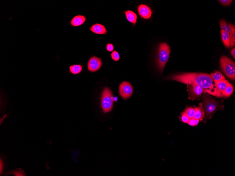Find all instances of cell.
<instances>
[{"label": "cell", "mask_w": 235, "mask_h": 176, "mask_svg": "<svg viewBox=\"0 0 235 176\" xmlns=\"http://www.w3.org/2000/svg\"><path fill=\"white\" fill-rule=\"evenodd\" d=\"M172 80L192 85L196 84L200 86L203 91L218 98L224 97L217 90L216 82L210 74L196 73H187L176 74L171 76Z\"/></svg>", "instance_id": "obj_1"}, {"label": "cell", "mask_w": 235, "mask_h": 176, "mask_svg": "<svg viewBox=\"0 0 235 176\" xmlns=\"http://www.w3.org/2000/svg\"><path fill=\"white\" fill-rule=\"evenodd\" d=\"M171 51V48L167 43H162L159 45L157 56V64L160 71H163L168 60Z\"/></svg>", "instance_id": "obj_2"}, {"label": "cell", "mask_w": 235, "mask_h": 176, "mask_svg": "<svg viewBox=\"0 0 235 176\" xmlns=\"http://www.w3.org/2000/svg\"><path fill=\"white\" fill-rule=\"evenodd\" d=\"M220 66L221 70L227 78L235 80V64L228 57H221L220 59Z\"/></svg>", "instance_id": "obj_3"}, {"label": "cell", "mask_w": 235, "mask_h": 176, "mask_svg": "<svg viewBox=\"0 0 235 176\" xmlns=\"http://www.w3.org/2000/svg\"><path fill=\"white\" fill-rule=\"evenodd\" d=\"M114 100L112 92L109 88H105L102 91L101 98V106L104 113L110 112L113 108Z\"/></svg>", "instance_id": "obj_4"}, {"label": "cell", "mask_w": 235, "mask_h": 176, "mask_svg": "<svg viewBox=\"0 0 235 176\" xmlns=\"http://www.w3.org/2000/svg\"><path fill=\"white\" fill-rule=\"evenodd\" d=\"M204 114L207 118H211L217 110L219 109V105L216 101L207 96L204 97Z\"/></svg>", "instance_id": "obj_5"}, {"label": "cell", "mask_w": 235, "mask_h": 176, "mask_svg": "<svg viewBox=\"0 0 235 176\" xmlns=\"http://www.w3.org/2000/svg\"><path fill=\"white\" fill-rule=\"evenodd\" d=\"M119 91V95L124 100H126L133 94V88L129 82L124 81L120 84Z\"/></svg>", "instance_id": "obj_6"}, {"label": "cell", "mask_w": 235, "mask_h": 176, "mask_svg": "<svg viewBox=\"0 0 235 176\" xmlns=\"http://www.w3.org/2000/svg\"><path fill=\"white\" fill-rule=\"evenodd\" d=\"M102 64L101 59L97 57H92L89 59L87 66L89 71L94 72L101 68Z\"/></svg>", "instance_id": "obj_7"}, {"label": "cell", "mask_w": 235, "mask_h": 176, "mask_svg": "<svg viewBox=\"0 0 235 176\" xmlns=\"http://www.w3.org/2000/svg\"><path fill=\"white\" fill-rule=\"evenodd\" d=\"M138 14L142 18L144 19H149L151 18L152 12L150 7L146 5H140L138 7Z\"/></svg>", "instance_id": "obj_8"}, {"label": "cell", "mask_w": 235, "mask_h": 176, "mask_svg": "<svg viewBox=\"0 0 235 176\" xmlns=\"http://www.w3.org/2000/svg\"><path fill=\"white\" fill-rule=\"evenodd\" d=\"M219 23L221 29L226 32V33L229 34L230 37L231 48L234 46L235 44V40L233 38V35H232L231 29L229 28L228 23H227V22L224 19H221V20H220Z\"/></svg>", "instance_id": "obj_9"}, {"label": "cell", "mask_w": 235, "mask_h": 176, "mask_svg": "<svg viewBox=\"0 0 235 176\" xmlns=\"http://www.w3.org/2000/svg\"><path fill=\"white\" fill-rule=\"evenodd\" d=\"M191 93L192 98L194 99H196L200 97L202 93L203 89L200 86L196 84H192L191 85Z\"/></svg>", "instance_id": "obj_10"}, {"label": "cell", "mask_w": 235, "mask_h": 176, "mask_svg": "<svg viewBox=\"0 0 235 176\" xmlns=\"http://www.w3.org/2000/svg\"><path fill=\"white\" fill-rule=\"evenodd\" d=\"M86 19L85 17L81 15H78L72 19L70 22V24L73 27L81 26L84 23Z\"/></svg>", "instance_id": "obj_11"}, {"label": "cell", "mask_w": 235, "mask_h": 176, "mask_svg": "<svg viewBox=\"0 0 235 176\" xmlns=\"http://www.w3.org/2000/svg\"><path fill=\"white\" fill-rule=\"evenodd\" d=\"M90 30L93 33L100 34H104L107 33V30L102 25L100 24H96L92 26Z\"/></svg>", "instance_id": "obj_12"}, {"label": "cell", "mask_w": 235, "mask_h": 176, "mask_svg": "<svg viewBox=\"0 0 235 176\" xmlns=\"http://www.w3.org/2000/svg\"><path fill=\"white\" fill-rule=\"evenodd\" d=\"M6 156L1 153L0 157V175H2L5 173L7 169V163L6 162Z\"/></svg>", "instance_id": "obj_13"}, {"label": "cell", "mask_w": 235, "mask_h": 176, "mask_svg": "<svg viewBox=\"0 0 235 176\" xmlns=\"http://www.w3.org/2000/svg\"><path fill=\"white\" fill-rule=\"evenodd\" d=\"M126 18L129 22L135 25L137 21V16L135 13L130 10L124 12Z\"/></svg>", "instance_id": "obj_14"}, {"label": "cell", "mask_w": 235, "mask_h": 176, "mask_svg": "<svg viewBox=\"0 0 235 176\" xmlns=\"http://www.w3.org/2000/svg\"><path fill=\"white\" fill-rule=\"evenodd\" d=\"M221 35L222 41L225 46L227 48H229L230 47L231 39L229 34L226 32L221 29Z\"/></svg>", "instance_id": "obj_15"}, {"label": "cell", "mask_w": 235, "mask_h": 176, "mask_svg": "<svg viewBox=\"0 0 235 176\" xmlns=\"http://www.w3.org/2000/svg\"><path fill=\"white\" fill-rule=\"evenodd\" d=\"M230 83L227 80H224L216 82V85L217 90L221 94L222 93L227 86H228Z\"/></svg>", "instance_id": "obj_16"}, {"label": "cell", "mask_w": 235, "mask_h": 176, "mask_svg": "<svg viewBox=\"0 0 235 176\" xmlns=\"http://www.w3.org/2000/svg\"><path fill=\"white\" fill-rule=\"evenodd\" d=\"M211 78L216 82L225 80L224 76L221 71H216L210 74Z\"/></svg>", "instance_id": "obj_17"}, {"label": "cell", "mask_w": 235, "mask_h": 176, "mask_svg": "<svg viewBox=\"0 0 235 176\" xmlns=\"http://www.w3.org/2000/svg\"><path fill=\"white\" fill-rule=\"evenodd\" d=\"M82 70V66L80 64H74L70 66L69 67V71L73 75H77L80 74Z\"/></svg>", "instance_id": "obj_18"}, {"label": "cell", "mask_w": 235, "mask_h": 176, "mask_svg": "<svg viewBox=\"0 0 235 176\" xmlns=\"http://www.w3.org/2000/svg\"><path fill=\"white\" fill-rule=\"evenodd\" d=\"M205 116L204 110L202 107L196 108V112L194 118L195 119L202 120Z\"/></svg>", "instance_id": "obj_19"}, {"label": "cell", "mask_w": 235, "mask_h": 176, "mask_svg": "<svg viewBox=\"0 0 235 176\" xmlns=\"http://www.w3.org/2000/svg\"><path fill=\"white\" fill-rule=\"evenodd\" d=\"M10 174H13L14 176H26V174H25L24 171L21 168L9 171L6 173V174H5L4 176H6L7 175Z\"/></svg>", "instance_id": "obj_20"}, {"label": "cell", "mask_w": 235, "mask_h": 176, "mask_svg": "<svg viewBox=\"0 0 235 176\" xmlns=\"http://www.w3.org/2000/svg\"><path fill=\"white\" fill-rule=\"evenodd\" d=\"M233 85L230 83L224 91L222 92V94L224 97L228 98L230 96L232 93H233Z\"/></svg>", "instance_id": "obj_21"}, {"label": "cell", "mask_w": 235, "mask_h": 176, "mask_svg": "<svg viewBox=\"0 0 235 176\" xmlns=\"http://www.w3.org/2000/svg\"><path fill=\"white\" fill-rule=\"evenodd\" d=\"M196 108H189L186 109L184 113L188 116L190 119L194 118L196 114Z\"/></svg>", "instance_id": "obj_22"}, {"label": "cell", "mask_w": 235, "mask_h": 176, "mask_svg": "<svg viewBox=\"0 0 235 176\" xmlns=\"http://www.w3.org/2000/svg\"><path fill=\"white\" fill-rule=\"evenodd\" d=\"M111 58L113 60L115 61H118L120 59V56L118 52L114 51L111 54Z\"/></svg>", "instance_id": "obj_23"}, {"label": "cell", "mask_w": 235, "mask_h": 176, "mask_svg": "<svg viewBox=\"0 0 235 176\" xmlns=\"http://www.w3.org/2000/svg\"><path fill=\"white\" fill-rule=\"evenodd\" d=\"M181 119L183 122L185 123H188L190 118L188 117V116L186 114V113L184 112L182 113V114Z\"/></svg>", "instance_id": "obj_24"}, {"label": "cell", "mask_w": 235, "mask_h": 176, "mask_svg": "<svg viewBox=\"0 0 235 176\" xmlns=\"http://www.w3.org/2000/svg\"><path fill=\"white\" fill-rule=\"evenodd\" d=\"M220 3L224 6H229L230 5L233 1L232 0H219Z\"/></svg>", "instance_id": "obj_25"}, {"label": "cell", "mask_w": 235, "mask_h": 176, "mask_svg": "<svg viewBox=\"0 0 235 176\" xmlns=\"http://www.w3.org/2000/svg\"><path fill=\"white\" fill-rule=\"evenodd\" d=\"M229 26L230 28L231 29V30L232 32V35L233 38L235 40V26L234 25L232 24L231 23H229Z\"/></svg>", "instance_id": "obj_26"}, {"label": "cell", "mask_w": 235, "mask_h": 176, "mask_svg": "<svg viewBox=\"0 0 235 176\" xmlns=\"http://www.w3.org/2000/svg\"><path fill=\"white\" fill-rule=\"evenodd\" d=\"M106 49L109 52H112V51H113L114 49V46L113 45L110 43L107 44L106 46Z\"/></svg>", "instance_id": "obj_27"}, {"label": "cell", "mask_w": 235, "mask_h": 176, "mask_svg": "<svg viewBox=\"0 0 235 176\" xmlns=\"http://www.w3.org/2000/svg\"><path fill=\"white\" fill-rule=\"evenodd\" d=\"M195 122H196V119L194 118L190 119L188 123V124L190 126H195Z\"/></svg>", "instance_id": "obj_28"}, {"label": "cell", "mask_w": 235, "mask_h": 176, "mask_svg": "<svg viewBox=\"0 0 235 176\" xmlns=\"http://www.w3.org/2000/svg\"><path fill=\"white\" fill-rule=\"evenodd\" d=\"M231 54L232 57H233L234 59L235 58V48H234L232 49L231 51Z\"/></svg>", "instance_id": "obj_29"}, {"label": "cell", "mask_w": 235, "mask_h": 176, "mask_svg": "<svg viewBox=\"0 0 235 176\" xmlns=\"http://www.w3.org/2000/svg\"><path fill=\"white\" fill-rule=\"evenodd\" d=\"M200 120L196 119V122H195V126H197L198 124L200 122Z\"/></svg>", "instance_id": "obj_30"}]
</instances>
